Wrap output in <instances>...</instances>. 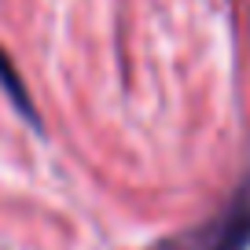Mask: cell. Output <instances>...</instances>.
<instances>
[{
	"instance_id": "cell-3",
	"label": "cell",
	"mask_w": 250,
	"mask_h": 250,
	"mask_svg": "<svg viewBox=\"0 0 250 250\" xmlns=\"http://www.w3.org/2000/svg\"><path fill=\"white\" fill-rule=\"evenodd\" d=\"M147 250H184V247H180V239H166V243H155V247H147Z\"/></svg>"
},
{
	"instance_id": "cell-1",
	"label": "cell",
	"mask_w": 250,
	"mask_h": 250,
	"mask_svg": "<svg viewBox=\"0 0 250 250\" xmlns=\"http://www.w3.org/2000/svg\"><path fill=\"white\" fill-rule=\"evenodd\" d=\"M177 239L184 250H250V177L206 225Z\"/></svg>"
},
{
	"instance_id": "cell-2",
	"label": "cell",
	"mask_w": 250,
	"mask_h": 250,
	"mask_svg": "<svg viewBox=\"0 0 250 250\" xmlns=\"http://www.w3.org/2000/svg\"><path fill=\"white\" fill-rule=\"evenodd\" d=\"M0 88L11 96V103H15V110L26 118V122L33 125V129H41V118H37V110H33V96H30V88L22 85V78L15 74V66L8 62V55L0 52Z\"/></svg>"
}]
</instances>
